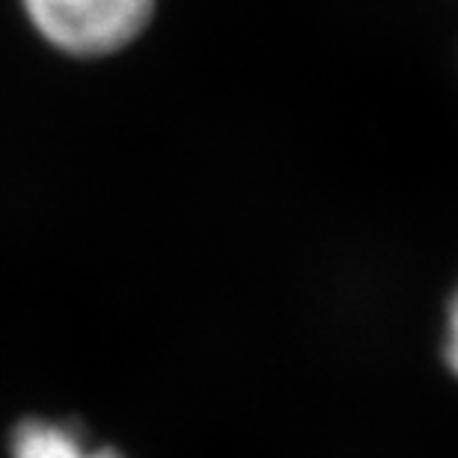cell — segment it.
Here are the masks:
<instances>
[{
  "label": "cell",
  "instance_id": "1",
  "mask_svg": "<svg viewBox=\"0 0 458 458\" xmlns=\"http://www.w3.org/2000/svg\"><path fill=\"white\" fill-rule=\"evenodd\" d=\"M27 21L69 57H107L146 30L155 0H21Z\"/></svg>",
  "mask_w": 458,
  "mask_h": 458
},
{
  "label": "cell",
  "instance_id": "2",
  "mask_svg": "<svg viewBox=\"0 0 458 458\" xmlns=\"http://www.w3.org/2000/svg\"><path fill=\"white\" fill-rule=\"evenodd\" d=\"M9 458H123L114 446L93 444L69 420L27 417L9 435Z\"/></svg>",
  "mask_w": 458,
  "mask_h": 458
},
{
  "label": "cell",
  "instance_id": "3",
  "mask_svg": "<svg viewBox=\"0 0 458 458\" xmlns=\"http://www.w3.org/2000/svg\"><path fill=\"white\" fill-rule=\"evenodd\" d=\"M446 360H450L453 372L458 375V289L450 304V325H446Z\"/></svg>",
  "mask_w": 458,
  "mask_h": 458
}]
</instances>
